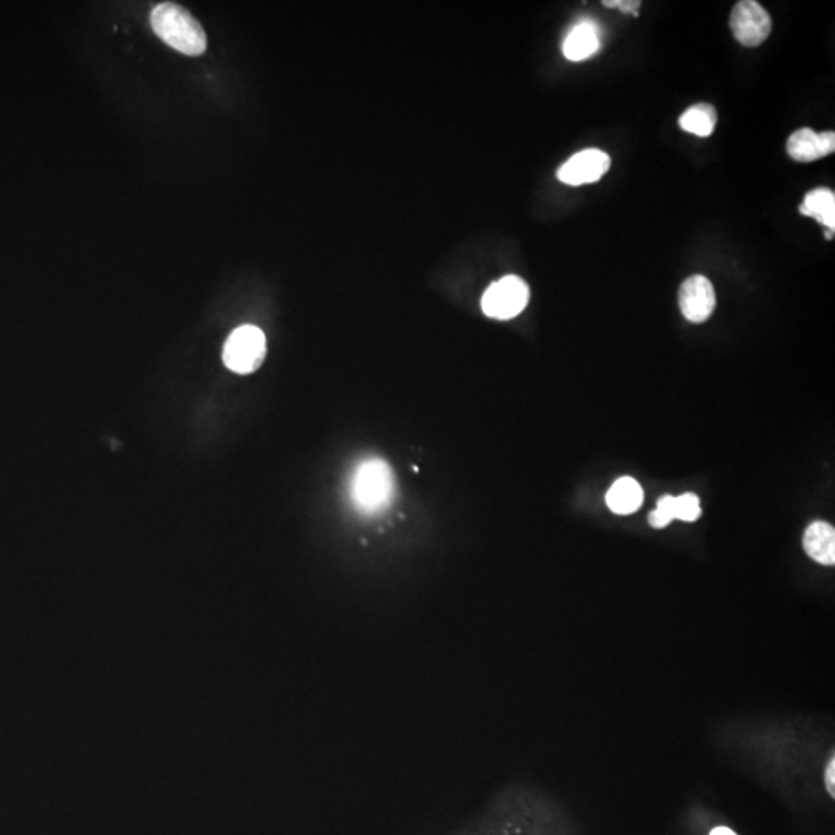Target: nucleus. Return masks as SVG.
I'll list each match as a JSON object with an SVG mask.
<instances>
[{"label": "nucleus", "mask_w": 835, "mask_h": 835, "mask_svg": "<svg viewBox=\"0 0 835 835\" xmlns=\"http://www.w3.org/2000/svg\"><path fill=\"white\" fill-rule=\"evenodd\" d=\"M826 787L831 797L835 795V760L831 758L830 765L826 768Z\"/></svg>", "instance_id": "obj_17"}, {"label": "nucleus", "mask_w": 835, "mask_h": 835, "mask_svg": "<svg viewBox=\"0 0 835 835\" xmlns=\"http://www.w3.org/2000/svg\"><path fill=\"white\" fill-rule=\"evenodd\" d=\"M604 5L606 9H617L622 13L633 14V16H638L639 9H641L639 0H608V2H604Z\"/></svg>", "instance_id": "obj_16"}, {"label": "nucleus", "mask_w": 835, "mask_h": 835, "mask_svg": "<svg viewBox=\"0 0 835 835\" xmlns=\"http://www.w3.org/2000/svg\"><path fill=\"white\" fill-rule=\"evenodd\" d=\"M731 28L736 41L744 47H758L771 35L772 21L761 3L742 0L733 7Z\"/></svg>", "instance_id": "obj_5"}, {"label": "nucleus", "mask_w": 835, "mask_h": 835, "mask_svg": "<svg viewBox=\"0 0 835 835\" xmlns=\"http://www.w3.org/2000/svg\"><path fill=\"white\" fill-rule=\"evenodd\" d=\"M717 307V294L709 279L692 275L679 288V308L688 321L703 324Z\"/></svg>", "instance_id": "obj_6"}, {"label": "nucleus", "mask_w": 835, "mask_h": 835, "mask_svg": "<svg viewBox=\"0 0 835 835\" xmlns=\"http://www.w3.org/2000/svg\"><path fill=\"white\" fill-rule=\"evenodd\" d=\"M710 835H736V834L733 833L731 827L720 826V827H715V830L711 831Z\"/></svg>", "instance_id": "obj_18"}, {"label": "nucleus", "mask_w": 835, "mask_h": 835, "mask_svg": "<svg viewBox=\"0 0 835 835\" xmlns=\"http://www.w3.org/2000/svg\"><path fill=\"white\" fill-rule=\"evenodd\" d=\"M677 518V497L664 496L660 497L656 510L650 512L648 523L653 528L663 529Z\"/></svg>", "instance_id": "obj_14"}, {"label": "nucleus", "mask_w": 835, "mask_h": 835, "mask_svg": "<svg viewBox=\"0 0 835 835\" xmlns=\"http://www.w3.org/2000/svg\"><path fill=\"white\" fill-rule=\"evenodd\" d=\"M599 47H601V39H599L598 28L591 22L584 21L577 24L566 36L564 54L566 60L580 63L598 53Z\"/></svg>", "instance_id": "obj_10"}, {"label": "nucleus", "mask_w": 835, "mask_h": 835, "mask_svg": "<svg viewBox=\"0 0 835 835\" xmlns=\"http://www.w3.org/2000/svg\"><path fill=\"white\" fill-rule=\"evenodd\" d=\"M718 115L714 105L710 104H696L688 108L684 114L679 118V126L685 132L693 133V136L706 138L714 133L715 127H717Z\"/></svg>", "instance_id": "obj_13"}, {"label": "nucleus", "mask_w": 835, "mask_h": 835, "mask_svg": "<svg viewBox=\"0 0 835 835\" xmlns=\"http://www.w3.org/2000/svg\"><path fill=\"white\" fill-rule=\"evenodd\" d=\"M835 133H817L812 129H800L787 140V154L798 163H812L834 154Z\"/></svg>", "instance_id": "obj_8"}, {"label": "nucleus", "mask_w": 835, "mask_h": 835, "mask_svg": "<svg viewBox=\"0 0 835 835\" xmlns=\"http://www.w3.org/2000/svg\"><path fill=\"white\" fill-rule=\"evenodd\" d=\"M529 303L528 283L517 275H506L493 282L483 294V313L497 321L517 318Z\"/></svg>", "instance_id": "obj_4"}, {"label": "nucleus", "mask_w": 835, "mask_h": 835, "mask_svg": "<svg viewBox=\"0 0 835 835\" xmlns=\"http://www.w3.org/2000/svg\"><path fill=\"white\" fill-rule=\"evenodd\" d=\"M267 356V337L254 325H242L228 337L223 362L232 372L248 375L256 372Z\"/></svg>", "instance_id": "obj_3"}, {"label": "nucleus", "mask_w": 835, "mask_h": 835, "mask_svg": "<svg viewBox=\"0 0 835 835\" xmlns=\"http://www.w3.org/2000/svg\"><path fill=\"white\" fill-rule=\"evenodd\" d=\"M394 496V472L386 461L367 459L356 466L350 481V497L359 511L376 514L386 510Z\"/></svg>", "instance_id": "obj_2"}, {"label": "nucleus", "mask_w": 835, "mask_h": 835, "mask_svg": "<svg viewBox=\"0 0 835 835\" xmlns=\"http://www.w3.org/2000/svg\"><path fill=\"white\" fill-rule=\"evenodd\" d=\"M701 503L698 496L695 493H682L677 497V521L681 522H696L701 517Z\"/></svg>", "instance_id": "obj_15"}, {"label": "nucleus", "mask_w": 835, "mask_h": 835, "mask_svg": "<svg viewBox=\"0 0 835 835\" xmlns=\"http://www.w3.org/2000/svg\"><path fill=\"white\" fill-rule=\"evenodd\" d=\"M804 548L812 561L833 566L835 564L834 526L826 522L811 523L805 531Z\"/></svg>", "instance_id": "obj_9"}, {"label": "nucleus", "mask_w": 835, "mask_h": 835, "mask_svg": "<svg viewBox=\"0 0 835 835\" xmlns=\"http://www.w3.org/2000/svg\"><path fill=\"white\" fill-rule=\"evenodd\" d=\"M612 159L599 149H584L558 169L557 178L569 187L595 183L609 170Z\"/></svg>", "instance_id": "obj_7"}, {"label": "nucleus", "mask_w": 835, "mask_h": 835, "mask_svg": "<svg viewBox=\"0 0 835 835\" xmlns=\"http://www.w3.org/2000/svg\"><path fill=\"white\" fill-rule=\"evenodd\" d=\"M644 503V491L634 478L622 477L606 493L609 510L619 515H630Z\"/></svg>", "instance_id": "obj_11"}, {"label": "nucleus", "mask_w": 835, "mask_h": 835, "mask_svg": "<svg viewBox=\"0 0 835 835\" xmlns=\"http://www.w3.org/2000/svg\"><path fill=\"white\" fill-rule=\"evenodd\" d=\"M151 25L163 42L187 56H200L208 49V38L200 22L177 3L166 2L155 7Z\"/></svg>", "instance_id": "obj_1"}, {"label": "nucleus", "mask_w": 835, "mask_h": 835, "mask_svg": "<svg viewBox=\"0 0 835 835\" xmlns=\"http://www.w3.org/2000/svg\"><path fill=\"white\" fill-rule=\"evenodd\" d=\"M825 235H826L827 241H830V239L834 237V231L833 230H827L825 232Z\"/></svg>", "instance_id": "obj_19"}, {"label": "nucleus", "mask_w": 835, "mask_h": 835, "mask_svg": "<svg viewBox=\"0 0 835 835\" xmlns=\"http://www.w3.org/2000/svg\"><path fill=\"white\" fill-rule=\"evenodd\" d=\"M800 213L825 224L827 230H835V195L831 189L820 188L805 197Z\"/></svg>", "instance_id": "obj_12"}]
</instances>
